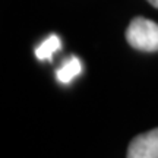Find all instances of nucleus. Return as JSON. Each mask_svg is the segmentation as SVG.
Wrapping results in <instances>:
<instances>
[{
	"label": "nucleus",
	"instance_id": "nucleus-2",
	"mask_svg": "<svg viewBox=\"0 0 158 158\" xmlns=\"http://www.w3.org/2000/svg\"><path fill=\"white\" fill-rule=\"evenodd\" d=\"M127 158H158V127L132 139Z\"/></svg>",
	"mask_w": 158,
	"mask_h": 158
},
{
	"label": "nucleus",
	"instance_id": "nucleus-1",
	"mask_svg": "<svg viewBox=\"0 0 158 158\" xmlns=\"http://www.w3.org/2000/svg\"><path fill=\"white\" fill-rule=\"evenodd\" d=\"M126 40L139 51H158V23L147 18H135L127 27Z\"/></svg>",
	"mask_w": 158,
	"mask_h": 158
},
{
	"label": "nucleus",
	"instance_id": "nucleus-3",
	"mask_svg": "<svg viewBox=\"0 0 158 158\" xmlns=\"http://www.w3.org/2000/svg\"><path fill=\"white\" fill-rule=\"evenodd\" d=\"M81 70H82V66H81L79 59L70 57L68 62L63 63V66L56 72V76L62 84H69L72 79H75L81 73Z\"/></svg>",
	"mask_w": 158,
	"mask_h": 158
},
{
	"label": "nucleus",
	"instance_id": "nucleus-5",
	"mask_svg": "<svg viewBox=\"0 0 158 158\" xmlns=\"http://www.w3.org/2000/svg\"><path fill=\"white\" fill-rule=\"evenodd\" d=\"M148 2H149L154 7H157V9H158V0H148Z\"/></svg>",
	"mask_w": 158,
	"mask_h": 158
},
{
	"label": "nucleus",
	"instance_id": "nucleus-4",
	"mask_svg": "<svg viewBox=\"0 0 158 158\" xmlns=\"http://www.w3.org/2000/svg\"><path fill=\"white\" fill-rule=\"evenodd\" d=\"M60 47H62L60 38L57 35H50L45 41H43L38 45V48L35 50V56L38 60H51L53 54L60 50Z\"/></svg>",
	"mask_w": 158,
	"mask_h": 158
}]
</instances>
